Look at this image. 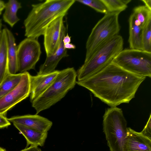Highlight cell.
Masks as SVG:
<instances>
[{
    "label": "cell",
    "mask_w": 151,
    "mask_h": 151,
    "mask_svg": "<svg viewBox=\"0 0 151 151\" xmlns=\"http://www.w3.org/2000/svg\"><path fill=\"white\" fill-rule=\"evenodd\" d=\"M146 78L129 72L111 62L90 77L76 81V83L111 107L128 103L135 97Z\"/></svg>",
    "instance_id": "cell-1"
},
{
    "label": "cell",
    "mask_w": 151,
    "mask_h": 151,
    "mask_svg": "<svg viewBox=\"0 0 151 151\" xmlns=\"http://www.w3.org/2000/svg\"><path fill=\"white\" fill-rule=\"evenodd\" d=\"M74 0H47L32 5V9L24 20L25 36L37 39L43 35L53 20L64 16L75 3Z\"/></svg>",
    "instance_id": "cell-2"
},
{
    "label": "cell",
    "mask_w": 151,
    "mask_h": 151,
    "mask_svg": "<svg viewBox=\"0 0 151 151\" xmlns=\"http://www.w3.org/2000/svg\"><path fill=\"white\" fill-rule=\"evenodd\" d=\"M123 38L117 35L101 46L77 70L78 81L90 77L111 63L123 50Z\"/></svg>",
    "instance_id": "cell-3"
},
{
    "label": "cell",
    "mask_w": 151,
    "mask_h": 151,
    "mask_svg": "<svg viewBox=\"0 0 151 151\" xmlns=\"http://www.w3.org/2000/svg\"><path fill=\"white\" fill-rule=\"evenodd\" d=\"M76 72L73 68H68L60 71L50 86L32 102L37 114L60 101L76 83Z\"/></svg>",
    "instance_id": "cell-4"
},
{
    "label": "cell",
    "mask_w": 151,
    "mask_h": 151,
    "mask_svg": "<svg viewBox=\"0 0 151 151\" xmlns=\"http://www.w3.org/2000/svg\"><path fill=\"white\" fill-rule=\"evenodd\" d=\"M127 122L122 109L111 107L103 116V130L110 151H125Z\"/></svg>",
    "instance_id": "cell-5"
},
{
    "label": "cell",
    "mask_w": 151,
    "mask_h": 151,
    "mask_svg": "<svg viewBox=\"0 0 151 151\" xmlns=\"http://www.w3.org/2000/svg\"><path fill=\"white\" fill-rule=\"evenodd\" d=\"M120 13L112 12L105 14L93 28L86 42L85 61L103 44L118 35L120 29L119 22Z\"/></svg>",
    "instance_id": "cell-6"
},
{
    "label": "cell",
    "mask_w": 151,
    "mask_h": 151,
    "mask_svg": "<svg viewBox=\"0 0 151 151\" xmlns=\"http://www.w3.org/2000/svg\"><path fill=\"white\" fill-rule=\"evenodd\" d=\"M112 62L131 73L151 77V52L130 48L123 49Z\"/></svg>",
    "instance_id": "cell-7"
},
{
    "label": "cell",
    "mask_w": 151,
    "mask_h": 151,
    "mask_svg": "<svg viewBox=\"0 0 151 151\" xmlns=\"http://www.w3.org/2000/svg\"><path fill=\"white\" fill-rule=\"evenodd\" d=\"M41 52L37 39L27 38L22 40L17 47L18 72L23 73L35 69Z\"/></svg>",
    "instance_id": "cell-8"
},
{
    "label": "cell",
    "mask_w": 151,
    "mask_h": 151,
    "mask_svg": "<svg viewBox=\"0 0 151 151\" xmlns=\"http://www.w3.org/2000/svg\"><path fill=\"white\" fill-rule=\"evenodd\" d=\"M30 76L27 72L23 73L18 85L0 99V114L6 115L8 111L29 95Z\"/></svg>",
    "instance_id": "cell-9"
},
{
    "label": "cell",
    "mask_w": 151,
    "mask_h": 151,
    "mask_svg": "<svg viewBox=\"0 0 151 151\" xmlns=\"http://www.w3.org/2000/svg\"><path fill=\"white\" fill-rule=\"evenodd\" d=\"M64 17H60L53 20L45 31L44 44L47 56L54 54L59 48L61 32L64 26Z\"/></svg>",
    "instance_id": "cell-10"
},
{
    "label": "cell",
    "mask_w": 151,
    "mask_h": 151,
    "mask_svg": "<svg viewBox=\"0 0 151 151\" xmlns=\"http://www.w3.org/2000/svg\"><path fill=\"white\" fill-rule=\"evenodd\" d=\"M8 119L13 123L19 124L42 132H48L52 125V122L37 114L14 116Z\"/></svg>",
    "instance_id": "cell-11"
},
{
    "label": "cell",
    "mask_w": 151,
    "mask_h": 151,
    "mask_svg": "<svg viewBox=\"0 0 151 151\" xmlns=\"http://www.w3.org/2000/svg\"><path fill=\"white\" fill-rule=\"evenodd\" d=\"M60 71L55 70L47 74L30 76L31 102L39 97L50 86L55 80Z\"/></svg>",
    "instance_id": "cell-12"
},
{
    "label": "cell",
    "mask_w": 151,
    "mask_h": 151,
    "mask_svg": "<svg viewBox=\"0 0 151 151\" xmlns=\"http://www.w3.org/2000/svg\"><path fill=\"white\" fill-rule=\"evenodd\" d=\"M125 151H151V139L127 127Z\"/></svg>",
    "instance_id": "cell-13"
},
{
    "label": "cell",
    "mask_w": 151,
    "mask_h": 151,
    "mask_svg": "<svg viewBox=\"0 0 151 151\" xmlns=\"http://www.w3.org/2000/svg\"><path fill=\"white\" fill-rule=\"evenodd\" d=\"M65 33L66 28L64 26L61 33L59 48L54 54L47 56L45 62L40 67L37 74H47L53 72L61 60L69 56L67 49L64 48L63 42V39L65 35Z\"/></svg>",
    "instance_id": "cell-14"
},
{
    "label": "cell",
    "mask_w": 151,
    "mask_h": 151,
    "mask_svg": "<svg viewBox=\"0 0 151 151\" xmlns=\"http://www.w3.org/2000/svg\"><path fill=\"white\" fill-rule=\"evenodd\" d=\"M13 124L25 138L27 147L29 145L41 147L44 145L48 132H42L19 124Z\"/></svg>",
    "instance_id": "cell-15"
},
{
    "label": "cell",
    "mask_w": 151,
    "mask_h": 151,
    "mask_svg": "<svg viewBox=\"0 0 151 151\" xmlns=\"http://www.w3.org/2000/svg\"><path fill=\"white\" fill-rule=\"evenodd\" d=\"M129 37L128 41L130 48L142 50V28L132 14L129 19Z\"/></svg>",
    "instance_id": "cell-16"
},
{
    "label": "cell",
    "mask_w": 151,
    "mask_h": 151,
    "mask_svg": "<svg viewBox=\"0 0 151 151\" xmlns=\"http://www.w3.org/2000/svg\"><path fill=\"white\" fill-rule=\"evenodd\" d=\"M8 40L7 70L8 73L14 74L18 72L17 46L12 32L6 28Z\"/></svg>",
    "instance_id": "cell-17"
},
{
    "label": "cell",
    "mask_w": 151,
    "mask_h": 151,
    "mask_svg": "<svg viewBox=\"0 0 151 151\" xmlns=\"http://www.w3.org/2000/svg\"><path fill=\"white\" fill-rule=\"evenodd\" d=\"M8 40L6 28L2 30L0 43V84L8 74Z\"/></svg>",
    "instance_id": "cell-18"
},
{
    "label": "cell",
    "mask_w": 151,
    "mask_h": 151,
    "mask_svg": "<svg viewBox=\"0 0 151 151\" xmlns=\"http://www.w3.org/2000/svg\"><path fill=\"white\" fill-rule=\"evenodd\" d=\"M22 7L21 3L16 0H9L5 3L3 19L11 27H13L20 20L17 13Z\"/></svg>",
    "instance_id": "cell-19"
},
{
    "label": "cell",
    "mask_w": 151,
    "mask_h": 151,
    "mask_svg": "<svg viewBox=\"0 0 151 151\" xmlns=\"http://www.w3.org/2000/svg\"><path fill=\"white\" fill-rule=\"evenodd\" d=\"M23 73H8L0 84V99L13 90L19 83Z\"/></svg>",
    "instance_id": "cell-20"
},
{
    "label": "cell",
    "mask_w": 151,
    "mask_h": 151,
    "mask_svg": "<svg viewBox=\"0 0 151 151\" xmlns=\"http://www.w3.org/2000/svg\"><path fill=\"white\" fill-rule=\"evenodd\" d=\"M132 14L142 28L151 20V10L145 6L135 7Z\"/></svg>",
    "instance_id": "cell-21"
},
{
    "label": "cell",
    "mask_w": 151,
    "mask_h": 151,
    "mask_svg": "<svg viewBox=\"0 0 151 151\" xmlns=\"http://www.w3.org/2000/svg\"><path fill=\"white\" fill-rule=\"evenodd\" d=\"M108 13H120L127 7L131 0H101Z\"/></svg>",
    "instance_id": "cell-22"
},
{
    "label": "cell",
    "mask_w": 151,
    "mask_h": 151,
    "mask_svg": "<svg viewBox=\"0 0 151 151\" xmlns=\"http://www.w3.org/2000/svg\"><path fill=\"white\" fill-rule=\"evenodd\" d=\"M142 50L151 52V20L142 28Z\"/></svg>",
    "instance_id": "cell-23"
},
{
    "label": "cell",
    "mask_w": 151,
    "mask_h": 151,
    "mask_svg": "<svg viewBox=\"0 0 151 151\" xmlns=\"http://www.w3.org/2000/svg\"><path fill=\"white\" fill-rule=\"evenodd\" d=\"M76 1L88 6L98 12L105 14L108 13L107 9L101 0H76Z\"/></svg>",
    "instance_id": "cell-24"
},
{
    "label": "cell",
    "mask_w": 151,
    "mask_h": 151,
    "mask_svg": "<svg viewBox=\"0 0 151 151\" xmlns=\"http://www.w3.org/2000/svg\"><path fill=\"white\" fill-rule=\"evenodd\" d=\"M151 115L150 114L148 121L140 132L144 135L151 139Z\"/></svg>",
    "instance_id": "cell-25"
},
{
    "label": "cell",
    "mask_w": 151,
    "mask_h": 151,
    "mask_svg": "<svg viewBox=\"0 0 151 151\" xmlns=\"http://www.w3.org/2000/svg\"><path fill=\"white\" fill-rule=\"evenodd\" d=\"M10 125V122L6 117V115L0 114V128L7 127Z\"/></svg>",
    "instance_id": "cell-26"
},
{
    "label": "cell",
    "mask_w": 151,
    "mask_h": 151,
    "mask_svg": "<svg viewBox=\"0 0 151 151\" xmlns=\"http://www.w3.org/2000/svg\"><path fill=\"white\" fill-rule=\"evenodd\" d=\"M38 146H30L29 147L25 148L20 151H39Z\"/></svg>",
    "instance_id": "cell-27"
},
{
    "label": "cell",
    "mask_w": 151,
    "mask_h": 151,
    "mask_svg": "<svg viewBox=\"0 0 151 151\" xmlns=\"http://www.w3.org/2000/svg\"><path fill=\"white\" fill-rule=\"evenodd\" d=\"M64 47L65 49H75L76 48V46L70 43H66L64 44Z\"/></svg>",
    "instance_id": "cell-28"
},
{
    "label": "cell",
    "mask_w": 151,
    "mask_h": 151,
    "mask_svg": "<svg viewBox=\"0 0 151 151\" xmlns=\"http://www.w3.org/2000/svg\"><path fill=\"white\" fill-rule=\"evenodd\" d=\"M71 42V37H70L68 34L64 36L63 39V42L64 44L70 43Z\"/></svg>",
    "instance_id": "cell-29"
},
{
    "label": "cell",
    "mask_w": 151,
    "mask_h": 151,
    "mask_svg": "<svg viewBox=\"0 0 151 151\" xmlns=\"http://www.w3.org/2000/svg\"><path fill=\"white\" fill-rule=\"evenodd\" d=\"M145 4L146 7L151 10V0H141Z\"/></svg>",
    "instance_id": "cell-30"
},
{
    "label": "cell",
    "mask_w": 151,
    "mask_h": 151,
    "mask_svg": "<svg viewBox=\"0 0 151 151\" xmlns=\"http://www.w3.org/2000/svg\"><path fill=\"white\" fill-rule=\"evenodd\" d=\"M5 3L2 0H0V15L1 14L2 11L5 9Z\"/></svg>",
    "instance_id": "cell-31"
},
{
    "label": "cell",
    "mask_w": 151,
    "mask_h": 151,
    "mask_svg": "<svg viewBox=\"0 0 151 151\" xmlns=\"http://www.w3.org/2000/svg\"><path fill=\"white\" fill-rule=\"evenodd\" d=\"M2 23H1V19H0V41H1V35L2 32V30L1 29L2 28Z\"/></svg>",
    "instance_id": "cell-32"
},
{
    "label": "cell",
    "mask_w": 151,
    "mask_h": 151,
    "mask_svg": "<svg viewBox=\"0 0 151 151\" xmlns=\"http://www.w3.org/2000/svg\"><path fill=\"white\" fill-rule=\"evenodd\" d=\"M0 151H6V150L1 147H0Z\"/></svg>",
    "instance_id": "cell-33"
},
{
    "label": "cell",
    "mask_w": 151,
    "mask_h": 151,
    "mask_svg": "<svg viewBox=\"0 0 151 151\" xmlns=\"http://www.w3.org/2000/svg\"><path fill=\"white\" fill-rule=\"evenodd\" d=\"M39 151H42L41 150L40 148L39 149Z\"/></svg>",
    "instance_id": "cell-34"
}]
</instances>
